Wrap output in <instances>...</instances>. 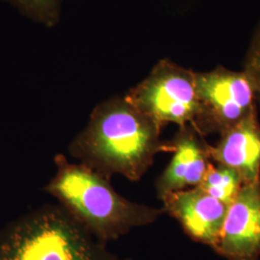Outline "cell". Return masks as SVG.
Masks as SVG:
<instances>
[{"instance_id": "cell-1", "label": "cell", "mask_w": 260, "mask_h": 260, "mask_svg": "<svg viewBox=\"0 0 260 260\" xmlns=\"http://www.w3.org/2000/svg\"><path fill=\"white\" fill-rule=\"evenodd\" d=\"M161 130L124 94L114 95L93 108L69 152L109 179L121 175L135 182L149 171L158 153L173 152L171 141L161 139Z\"/></svg>"}, {"instance_id": "cell-2", "label": "cell", "mask_w": 260, "mask_h": 260, "mask_svg": "<svg viewBox=\"0 0 260 260\" xmlns=\"http://www.w3.org/2000/svg\"><path fill=\"white\" fill-rule=\"evenodd\" d=\"M55 175L45 187L64 209L99 240H117L133 229L149 225L165 214L126 200L114 190L110 179L81 163H72L59 153Z\"/></svg>"}, {"instance_id": "cell-3", "label": "cell", "mask_w": 260, "mask_h": 260, "mask_svg": "<svg viewBox=\"0 0 260 260\" xmlns=\"http://www.w3.org/2000/svg\"><path fill=\"white\" fill-rule=\"evenodd\" d=\"M0 260H129L113 253L60 205H46L0 230Z\"/></svg>"}, {"instance_id": "cell-4", "label": "cell", "mask_w": 260, "mask_h": 260, "mask_svg": "<svg viewBox=\"0 0 260 260\" xmlns=\"http://www.w3.org/2000/svg\"><path fill=\"white\" fill-rule=\"evenodd\" d=\"M124 95L161 127L169 123L193 125L197 117L196 72L168 58L159 60Z\"/></svg>"}, {"instance_id": "cell-5", "label": "cell", "mask_w": 260, "mask_h": 260, "mask_svg": "<svg viewBox=\"0 0 260 260\" xmlns=\"http://www.w3.org/2000/svg\"><path fill=\"white\" fill-rule=\"evenodd\" d=\"M196 92L198 113L192 126L204 138L221 135L258 107L253 84L243 70L218 66L196 72Z\"/></svg>"}, {"instance_id": "cell-6", "label": "cell", "mask_w": 260, "mask_h": 260, "mask_svg": "<svg viewBox=\"0 0 260 260\" xmlns=\"http://www.w3.org/2000/svg\"><path fill=\"white\" fill-rule=\"evenodd\" d=\"M212 249L228 260H259L260 180L243 185Z\"/></svg>"}, {"instance_id": "cell-7", "label": "cell", "mask_w": 260, "mask_h": 260, "mask_svg": "<svg viewBox=\"0 0 260 260\" xmlns=\"http://www.w3.org/2000/svg\"><path fill=\"white\" fill-rule=\"evenodd\" d=\"M162 203L164 212L176 219L192 240L213 248L223 229L228 205L200 186L175 192Z\"/></svg>"}, {"instance_id": "cell-8", "label": "cell", "mask_w": 260, "mask_h": 260, "mask_svg": "<svg viewBox=\"0 0 260 260\" xmlns=\"http://www.w3.org/2000/svg\"><path fill=\"white\" fill-rule=\"evenodd\" d=\"M171 143L173 156L155 182L161 201L175 192L201 185L211 163L208 144L192 125L178 127Z\"/></svg>"}, {"instance_id": "cell-9", "label": "cell", "mask_w": 260, "mask_h": 260, "mask_svg": "<svg viewBox=\"0 0 260 260\" xmlns=\"http://www.w3.org/2000/svg\"><path fill=\"white\" fill-rule=\"evenodd\" d=\"M212 163L233 168L244 184L260 180V122L257 110L220 135L216 145L207 147Z\"/></svg>"}, {"instance_id": "cell-10", "label": "cell", "mask_w": 260, "mask_h": 260, "mask_svg": "<svg viewBox=\"0 0 260 260\" xmlns=\"http://www.w3.org/2000/svg\"><path fill=\"white\" fill-rule=\"evenodd\" d=\"M243 185V178L236 170L211 162L200 187L214 199L230 206Z\"/></svg>"}, {"instance_id": "cell-11", "label": "cell", "mask_w": 260, "mask_h": 260, "mask_svg": "<svg viewBox=\"0 0 260 260\" xmlns=\"http://www.w3.org/2000/svg\"><path fill=\"white\" fill-rule=\"evenodd\" d=\"M34 23L47 28L57 26L63 12L64 0H3Z\"/></svg>"}, {"instance_id": "cell-12", "label": "cell", "mask_w": 260, "mask_h": 260, "mask_svg": "<svg viewBox=\"0 0 260 260\" xmlns=\"http://www.w3.org/2000/svg\"><path fill=\"white\" fill-rule=\"evenodd\" d=\"M243 71L248 75L253 84L257 106L260 107V20L254 28L251 42L247 49Z\"/></svg>"}]
</instances>
